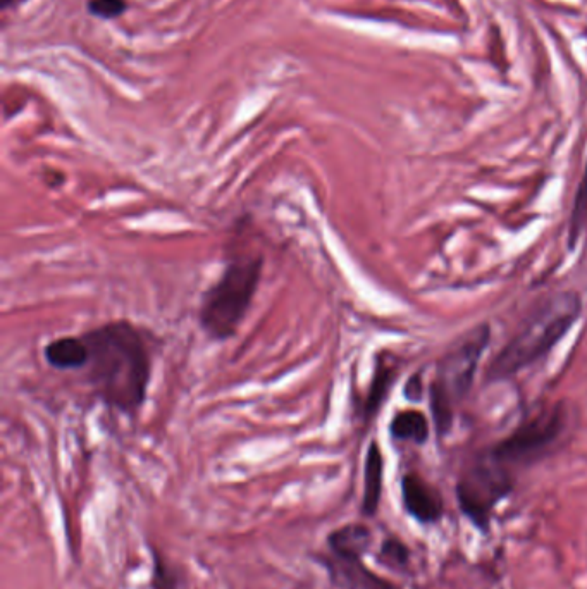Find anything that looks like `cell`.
Masks as SVG:
<instances>
[{"label":"cell","mask_w":587,"mask_h":589,"mask_svg":"<svg viewBox=\"0 0 587 589\" xmlns=\"http://www.w3.org/2000/svg\"><path fill=\"white\" fill-rule=\"evenodd\" d=\"M87 383L109 409L135 417L147 400L152 378L149 341L130 321H112L83 333Z\"/></svg>","instance_id":"cell-1"},{"label":"cell","mask_w":587,"mask_h":589,"mask_svg":"<svg viewBox=\"0 0 587 589\" xmlns=\"http://www.w3.org/2000/svg\"><path fill=\"white\" fill-rule=\"evenodd\" d=\"M581 314L582 300L577 293H553L544 298L491 362L488 381L510 379L546 357L574 328Z\"/></svg>","instance_id":"cell-2"},{"label":"cell","mask_w":587,"mask_h":589,"mask_svg":"<svg viewBox=\"0 0 587 589\" xmlns=\"http://www.w3.org/2000/svg\"><path fill=\"white\" fill-rule=\"evenodd\" d=\"M264 255H241L224 267L216 283L207 288L198 310V323L214 341H226L238 333L259 290Z\"/></svg>","instance_id":"cell-3"},{"label":"cell","mask_w":587,"mask_h":589,"mask_svg":"<svg viewBox=\"0 0 587 589\" xmlns=\"http://www.w3.org/2000/svg\"><path fill=\"white\" fill-rule=\"evenodd\" d=\"M491 340L488 324L470 329L441 359L431 383V410L439 434L452 429L453 416L476 378L477 366Z\"/></svg>","instance_id":"cell-4"},{"label":"cell","mask_w":587,"mask_h":589,"mask_svg":"<svg viewBox=\"0 0 587 589\" xmlns=\"http://www.w3.org/2000/svg\"><path fill=\"white\" fill-rule=\"evenodd\" d=\"M569 414L562 403L541 409L496 445L491 457L501 465H527L541 459L562 438Z\"/></svg>","instance_id":"cell-5"},{"label":"cell","mask_w":587,"mask_h":589,"mask_svg":"<svg viewBox=\"0 0 587 589\" xmlns=\"http://www.w3.org/2000/svg\"><path fill=\"white\" fill-rule=\"evenodd\" d=\"M513 481L505 465L493 457L486 462L470 467L457 484V498L460 510L474 526L486 529L496 503L512 491Z\"/></svg>","instance_id":"cell-6"},{"label":"cell","mask_w":587,"mask_h":589,"mask_svg":"<svg viewBox=\"0 0 587 589\" xmlns=\"http://www.w3.org/2000/svg\"><path fill=\"white\" fill-rule=\"evenodd\" d=\"M403 505L415 521L422 524L438 521L443 514V500L438 490L417 474H407L402 481Z\"/></svg>","instance_id":"cell-7"},{"label":"cell","mask_w":587,"mask_h":589,"mask_svg":"<svg viewBox=\"0 0 587 589\" xmlns=\"http://www.w3.org/2000/svg\"><path fill=\"white\" fill-rule=\"evenodd\" d=\"M44 357L49 366L59 371H80L87 367V341L81 335L56 338L45 345Z\"/></svg>","instance_id":"cell-8"},{"label":"cell","mask_w":587,"mask_h":589,"mask_svg":"<svg viewBox=\"0 0 587 589\" xmlns=\"http://www.w3.org/2000/svg\"><path fill=\"white\" fill-rule=\"evenodd\" d=\"M334 555L343 560H360L372 545V533L364 524H348L329 534Z\"/></svg>","instance_id":"cell-9"},{"label":"cell","mask_w":587,"mask_h":589,"mask_svg":"<svg viewBox=\"0 0 587 589\" xmlns=\"http://www.w3.org/2000/svg\"><path fill=\"white\" fill-rule=\"evenodd\" d=\"M383 472V453L376 441H372L365 455L364 500H362V512L365 515H374L377 512L381 491H383Z\"/></svg>","instance_id":"cell-10"},{"label":"cell","mask_w":587,"mask_h":589,"mask_svg":"<svg viewBox=\"0 0 587 589\" xmlns=\"http://www.w3.org/2000/svg\"><path fill=\"white\" fill-rule=\"evenodd\" d=\"M331 574H333L336 581L341 584H347L352 588L359 589H395L390 583H386L383 579H379L376 574L367 571L364 565L360 564V560H333L328 562Z\"/></svg>","instance_id":"cell-11"},{"label":"cell","mask_w":587,"mask_h":589,"mask_svg":"<svg viewBox=\"0 0 587 589\" xmlns=\"http://www.w3.org/2000/svg\"><path fill=\"white\" fill-rule=\"evenodd\" d=\"M390 433L395 440L412 441L415 445H424L429 438V422L419 410H403L393 417Z\"/></svg>","instance_id":"cell-12"},{"label":"cell","mask_w":587,"mask_h":589,"mask_svg":"<svg viewBox=\"0 0 587 589\" xmlns=\"http://www.w3.org/2000/svg\"><path fill=\"white\" fill-rule=\"evenodd\" d=\"M396 371L395 364L386 362L381 359L377 362L376 371H374V378H372L371 388L367 393V398L364 402V417L369 421L377 410L381 409V403L390 391L391 383L395 381Z\"/></svg>","instance_id":"cell-13"},{"label":"cell","mask_w":587,"mask_h":589,"mask_svg":"<svg viewBox=\"0 0 587 589\" xmlns=\"http://www.w3.org/2000/svg\"><path fill=\"white\" fill-rule=\"evenodd\" d=\"M587 226V164L584 176H582L581 185L575 193L574 207L570 214L569 223V248H575V245L581 240L584 228Z\"/></svg>","instance_id":"cell-14"},{"label":"cell","mask_w":587,"mask_h":589,"mask_svg":"<svg viewBox=\"0 0 587 589\" xmlns=\"http://www.w3.org/2000/svg\"><path fill=\"white\" fill-rule=\"evenodd\" d=\"M128 9L126 0H90L88 11L93 16L102 19L119 18Z\"/></svg>","instance_id":"cell-15"},{"label":"cell","mask_w":587,"mask_h":589,"mask_svg":"<svg viewBox=\"0 0 587 589\" xmlns=\"http://www.w3.org/2000/svg\"><path fill=\"white\" fill-rule=\"evenodd\" d=\"M379 558H381V562L390 565V567H405L408 562V548L403 545L402 541H384Z\"/></svg>","instance_id":"cell-16"},{"label":"cell","mask_w":587,"mask_h":589,"mask_svg":"<svg viewBox=\"0 0 587 589\" xmlns=\"http://www.w3.org/2000/svg\"><path fill=\"white\" fill-rule=\"evenodd\" d=\"M176 584L178 577L159 558H155L154 589H176Z\"/></svg>","instance_id":"cell-17"},{"label":"cell","mask_w":587,"mask_h":589,"mask_svg":"<svg viewBox=\"0 0 587 589\" xmlns=\"http://www.w3.org/2000/svg\"><path fill=\"white\" fill-rule=\"evenodd\" d=\"M421 379L419 376H412L410 381H408V385L405 386V397L410 398V400H419L421 398Z\"/></svg>","instance_id":"cell-18"}]
</instances>
